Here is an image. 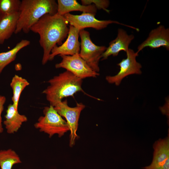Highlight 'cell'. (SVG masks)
I'll return each instance as SVG.
<instances>
[{
	"label": "cell",
	"instance_id": "1",
	"mask_svg": "<svg viewBox=\"0 0 169 169\" xmlns=\"http://www.w3.org/2000/svg\"><path fill=\"white\" fill-rule=\"evenodd\" d=\"M63 16L47 14L32 27L30 31L38 33L39 43L43 50V65L48 61L51 50L57 44L61 45L68 36L69 28Z\"/></svg>",
	"mask_w": 169,
	"mask_h": 169
},
{
	"label": "cell",
	"instance_id": "2",
	"mask_svg": "<svg viewBox=\"0 0 169 169\" xmlns=\"http://www.w3.org/2000/svg\"><path fill=\"white\" fill-rule=\"evenodd\" d=\"M58 8V4L54 0H22L14 33L22 31L28 33L32 27L44 15L57 13Z\"/></svg>",
	"mask_w": 169,
	"mask_h": 169
},
{
	"label": "cell",
	"instance_id": "3",
	"mask_svg": "<svg viewBox=\"0 0 169 169\" xmlns=\"http://www.w3.org/2000/svg\"><path fill=\"white\" fill-rule=\"evenodd\" d=\"M47 82L49 85L42 93L53 106L64 98L73 96L78 92L87 94L82 88V79L67 70L54 76Z\"/></svg>",
	"mask_w": 169,
	"mask_h": 169
},
{
	"label": "cell",
	"instance_id": "4",
	"mask_svg": "<svg viewBox=\"0 0 169 169\" xmlns=\"http://www.w3.org/2000/svg\"><path fill=\"white\" fill-rule=\"evenodd\" d=\"M43 113L44 115L40 116L34 125V127L40 132L47 134L49 138L56 134L61 137L69 131L66 121L52 106L44 107Z\"/></svg>",
	"mask_w": 169,
	"mask_h": 169
},
{
	"label": "cell",
	"instance_id": "5",
	"mask_svg": "<svg viewBox=\"0 0 169 169\" xmlns=\"http://www.w3.org/2000/svg\"><path fill=\"white\" fill-rule=\"evenodd\" d=\"M79 35L81 39L80 56L94 71L99 73V62L107 47L96 45L91 40L90 33L84 29L80 30Z\"/></svg>",
	"mask_w": 169,
	"mask_h": 169
},
{
	"label": "cell",
	"instance_id": "6",
	"mask_svg": "<svg viewBox=\"0 0 169 169\" xmlns=\"http://www.w3.org/2000/svg\"><path fill=\"white\" fill-rule=\"evenodd\" d=\"M53 107L66 120L70 131L69 145L72 147L74 145L76 140L79 138L76 133L78 122L81 112L85 105L81 103H77L75 107H70L68 105L67 100H65L57 103Z\"/></svg>",
	"mask_w": 169,
	"mask_h": 169
},
{
	"label": "cell",
	"instance_id": "7",
	"mask_svg": "<svg viewBox=\"0 0 169 169\" xmlns=\"http://www.w3.org/2000/svg\"><path fill=\"white\" fill-rule=\"evenodd\" d=\"M95 14L89 13H82L80 15H74L69 13L63 15L67 22L70 25L79 30L87 28H91L97 30L104 29L112 23H116L131 28L137 31V28L121 23L117 21L109 20H99L95 17Z\"/></svg>",
	"mask_w": 169,
	"mask_h": 169
},
{
	"label": "cell",
	"instance_id": "8",
	"mask_svg": "<svg viewBox=\"0 0 169 169\" xmlns=\"http://www.w3.org/2000/svg\"><path fill=\"white\" fill-rule=\"evenodd\" d=\"M60 56L62 60L55 65L57 69H65L82 79L88 77H96L100 75L99 73L95 72L89 66L79 54Z\"/></svg>",
	"mask_w": 169,
	"mask_h": 169
},
{
	"label": "cell",
	"instance_id": "9",
	"mask_svg": "<svg viewBox=\"0 0 169 169\" xmlns=\"http://www.w3.org/2000/svg\"><path fill=\"white\" fill-rule=\"evenodd\" d=\"M127 57L124 59L117 65L120 67V71L114 76H107L105 79L109 83L119 85L122 79L130 75L141 74L142 73V65L137 62L136 58L138 54L131 49H129L126 53Z\"/></svg>",
	"mask_w": 169,
	"mask_h": 169
},
{
	"label": "cell",
	"instance_id": "10",
	"mask_svg": "<svg viewBox=\"0 0 169 169\" xmlns=\"http://www.w3.org/2000/svg\"><path fill=\"white\" fill-rule=\"evenodd\" d=\"M69 32L66 40L59 46L56 45L52 49L49 60H53L56 55H73L79 54L80 49L79 41V30L71 25L69 26Z\"/></svg>",
	"mask_w": 169,
	"mask_h": 169
},
{
	"label": "cell",
	"instance_id": "11",
	"mask_svg": "<svg viewBox=\"0 0 169 169\" xmlns=\"http://www.w3.org/2000/svg\"><path fill=\"white\" fill-rule=\"evenodd\" d=\"M162 47L169 50V29L160 25L149 33L147 38L137 47L136 52L139 53L144 48L149 47L156 49Z\"/></svg>",
	"mask_w": 169,
	"mask_h": 169
},
{
	"label": "cell",
	"instance_id": "12",
	"mask_svg": "<svg viewBox=\"0 0 169 169\" xmlns=\"http://www.w3.org/2000/svg\"><path fill=\"white\" fill-rule=\"evenodd\" d=\"M134 38L133 34L129 35L124 29L118 28L117 37L109 43V46L102 55L101 60H106L110 55L116 56L121 51L126 53Z\"/></svg>",
	"mask_w": 169,
	"mask_h": 169
},
{
	"label": "cell",
	"instance_id": "13",
	"mask_svg": "<svg viewBox=\"0 0 169 169\" xmlns=\"http://www.w3.org/2000/svg\"><path fill=\"white\" fill-rule=\"evenodd\" d=\"M5 118L3 124L7 133L9 134L17 132L23 123L28 120L27 116L20 114L13 104L8 106Z\"/></svg>",
	"mask_w": 169,
	"mask_h": 169
},
{
	"label": "cell",
	"instance_id": "14",
	"mask_svg": "<svg viewBox=\"0 0 169 169\" xmlns=\"http://www.w3.org/2000/svg\"><path fill=\"white\" fill-rule=\"evenodd\" d=\"M19 12L6 15H0V44L11 37L16 30Z\"/></svg>",
	"mask_w": 169,
	"mask_h": 169
},
{
	"label": "cell",
	"instance_id": "15",
	"mask_svg": "<svg viewBox=\"0 0 169 169\" xmlns=\"http://www.w3.org/2000/svg\"><path fill=\"white\" fill-rule=\"evenodd\" d=\"M156 141L154 144V152L152 161L148 168H152L163 164L169 158V136Z\"/></svg>",
	"mask_w": 169,
	"mask_h": 169
},
{
	"label": "cell",
	"instance_id": "16",
	"mask_svg": "<svg viewBox=\"0 0 169 169\" xmlns=\"http://www.w3.org/2000/svg\"><path fill=\"white\" fill-rule=\"evenodd\" d=\"M57 4V13L62 16L74 11H79L95 14L97 9L94 4L83 5L79 4L75 0H58Z\"/></svg>",
	"mask_w": 169,
	"mask_h": 169
},
{
	"label": "cell",
	"instance_id": "17",
	"mask_svg": "<svg viewBox=\"0 0 169 169\" xmlns=\"http://www.w3.org/2000/svg\"><path fill=\"white\" fill-rule=\"evenodd\" d=\"M30 43L28 40L22 39L11 49L0 53V74L7 65L15 60L18 53L23 48L29 45Z\"/></svg>",
	"mask_w": 169,
	"mask_h": 169
},
{
	"label": "cell",
	"instance_id": "18",
	"mask_svg": "<svg viewBox=\"0 0 169 169\" xmlns=\"http://www.w3.org/2000/svg\"><path fill=\"white\" fill-rule=\"evenodd\" d=\"M29 85L26 79L15 74L13 77L10 85L12 89L13 95L12 98L13 104L15 108L18 109L20 95L25 88Z\"/></svg>",
	"mask_w": 169,
	"mask_h": 169
},
{
	"label": "cell",
	"instance_id": "19",
	"mask_svg": "<svg viewBox=\"0 0 169 169\" xmlns=\"http://www.w3.org/2000/svg\"><path fill=\"white\" fill-rule=\"evenodd\" d=\"M22 163L19 155L11 149L0 150L1 169H12L15 164Z\"/></svg>",
	"mask_w": 169,
	"mask_h": 169
},
{
	"label": "cell",
	"instance_id": "20",
	"mask_svg": "<svg viewBox=\"0 0 169 169\" xmlns=\"http://www.w3.org/2000/svg\"><path fill=\"white\" fill-rule=\"evenodd\" d=\"M21 2L20 0H0V15L19 12Z\"/></svg>",
	"mask_w": 169,
	"mask_h": 169
},
{
	"label": "cell",
	"instance_id": "21",
	"mask_svg": "<svg viewBox=\"0 0 169 169\" xmlns=\"http://www.w3.org/2000/svg\"><path fill=\"white\" fill-rule=\"evenodd\" d=\"M82 5L86 6L92 4H94L97 9H102L107 13L110 11L107 8L110 4V2L107 0H81Z\"/></svg>",
	"mask_w": 169,
	"mask_h": 169
},
{
	"label": "cell",
	"instance_id": "22",
	"mask_svg": "<svg viewBox=\"0 0 169 169\" xmlns=\"http://www.w3.org/2000/svg\"><path fill=\"white\" fill-rule=\"evenodd\" d=\"M6 98L5 96L0 95V134L3 132V128L2 125V114L4 110V105L6 102Z\"/></svg>",
	"mask_w": 169,
	"mask_h": 169
},
{
	"label": "cell",
	"instance_id": "23",
	"mask_svg": "<svg viewBox=\"0 0 169 169\" xmlns=\"http://www.w3.org/2000/svg\"><path fill=\"white\" fill-rule=\"evenodd\" d=\"M144 169H169V158H168L166 161L162 164L154 167L147 168L145 167L143 168Z\"/></svg>",
	"mask_w": 169,
	"mask_h": 169
}]
</instances>
